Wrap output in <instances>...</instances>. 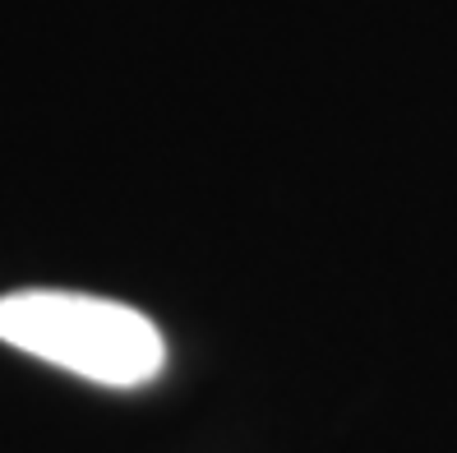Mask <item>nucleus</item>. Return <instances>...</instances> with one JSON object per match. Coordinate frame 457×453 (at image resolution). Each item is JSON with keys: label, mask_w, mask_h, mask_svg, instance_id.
<instances>
[{"label": "nucleus", "mask_w": 457, "mask_h": 453, "mask_svg": "<svg viewBox=\"0 0 457 453\" xmlns=\"http://www.w3.org/2000/svg\"><path fill=\"white\" fill-rule=\"evenodd\" d=\"M0 342L112 389H139L167 365V338L144 310L88 291L29 287L0 297Z\"/></svg>", "instance_id": "obj_1"}]
</instances>
